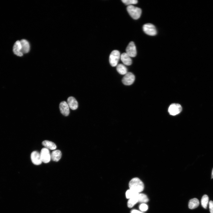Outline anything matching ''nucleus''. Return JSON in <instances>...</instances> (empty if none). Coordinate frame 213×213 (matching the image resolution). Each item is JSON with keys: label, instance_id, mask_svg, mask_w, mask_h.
<instances>
[{"label": "nucleus", "instance_id": "obj_24", "mask_svg": "<svg viewBox=\"0 0 213 213\" xmlns=\"http://www.w3.org/2000/svg\"><path fill=\"white\" fill-rule=\"evenodd\" d=\"M139 209L142 211H146L148 209V206L147 205L143 203L141 204L139 206Z\"/></svg>", "mask_w": 213, "mask_h": 213}, {"label": "nucleus", "instance_id": "obj_14", "mask_svg": "<svg viewBox=\"0 0 213 213\" xmlns=\"http://www.w3.org/2000/svg\"><path fill=\"white\" fill-rule=\"evenodd\" d=\"M121 60L123 63L126 65H130L132 63V60L130 57L126 53H122L120 56Z\"/></svg>", "mask_w": 213, "mask_h": 213}, {"label": "nucleus", "instance_id": "obj_8", "mask_svg": "<svg viewBox=\"0 0 213 213\" xmlns=\"http://www.w3.org/2000/svg\"><path fill=\"white\" fill-rule=\"evenodd\" d=\"M126 53L130 57H134L137 54L136 46L133 41L130 42L126 49Z\"/></svg>", "mask_w": 213, "mask_h": 213}, {"label": "nucleus", "instance_id": "obj_18", "mask_svg": "<svg viewBox=\"0 0 213 213\" xmlns=\"http://www.w3.org/2000/svg\"><path fill=\"white\" fill-rule=\"evenodd\" d=\"M116 69L118 72L121 75H125L128 72L127 68L122 64H118L117 66Z\"/></svg>", "mask_w": 213, "mask_h": 213}, {"label": "nucleus", "instance_id": "obj_27", "mask_svg": "<svg viewBox=\"0 0 213 213\" xmlns=\"http://www.w3.org/2000/svg\"><path fill=\"white\" fill-rule=\"evenodd\" d=\"M211 178H213V168L212 171Z\"/></svg>", "mask_w": 213, "mask_h": 213}, {"label": "nucleus", "instance_id": "obj_16", "mask_svg": "<svg viewBox=\"0 0 213 213\" xmlns=\"http://www.w3.org/2000/svg\"><path fill=\"white\" fill-rule=\"evenodd\" d=\"M42 144L45 148L49 150H54L57 148L56 144L54 143L47 140L43 141L42 143Z\"/></svg>", "mask_w": 213, "mask_h": 213}, {"label": "nucleus", "instance_id": "obj_25", "mask_svg": "<svg viewBox=\"0 0 213 213\" xmlns=\"http://www.w3.org/2000/svg\"><path fill=\"white\" fill-rule=\"evenodd\" d=\"M209 207L210 213H213V201H209Z\"/></svg>", "mask_w": 213, "mask_h": 213}, {"label": "nucleus", "instance_id": "obj_3", "mask_svg": "<svg viewBox=\"0 0 213 213\" xmlns=\"http://www.w3.org/2000/svg\"><path fill=\"white\" fill-rule=\"evenodd\" d=\"M120 57V52L118 51H113L109 57V62L111 66L112 67L117 66Z\"/></svg>", "mask_w": 213, "mask_h": 213}, {"label": "nucleus", "instance_id": "obj_17", "mask_svg": "<svg viewBox=\"0 0 213 213\" xmlns=\"http://www.w3.org/2000/svg\"><path fill=\"white\" fill-rule=\"evenodd\" d=\"M199 202L198 199L195 198L191 199L188 203V207L191 209H195L198 206Z\"/></svg>", "mask_w": 213, "mask_h": 213}, {"label": "nucleus", "instance_id": "obj_10", "mask_svg": "<svg viewBox=\"0 0 213 213\" xmlns=\"http://www.w3.org/2000/svg\"><path fill=\"white\" fill-rule=\"evenodd\" d=\"M59 108L61 113L64 116H67L70 113L69 107L65 101H62L59 104Z\"/></svg>", "mask_w": 213, "mask_h": 213}, {"label": "nucleus", "instance_id": "obj_13", "mask_svg": "<svg viewBox=\"0 0 213 213\" xmlns=\"http://www.w3.org/2000/svg\"><path fill=\"white\" fill-rule=\"evenodd\" d=\"M20 41L21 46L22 53L23 54L28 53L30 48V44L25 39H22Z\"/></svg>", "mask_w": 213, "mask_h": 213}, {"label": "nucleus", "instance_id": "obj_21", "mask_svg": "<svg viewBox=\"0 0 213 213\" xmlns=\"http://www.w3.org/2000/svg\"><path fill=\"white\" fill-rule=\"evenodd\" d=\"M139 193L131 189L128 190L126 192V196L127 199H130L137 196Z\"/></svg>", "mask_w": 213, "mask_h": 213}, {"label": "nucleus", "instance_id": "obj_11", "mask_svg": "<svg viewBox=\"0 0 213 213\" xmlns=\"http://www.w3.org/2000/svg\"><path fill=\"white\" fill-rule=\"evenodd\" d=\"M67 103L69 107L73 110L76 109L78 107V101L75 98L72 96H70L68 98Z\"/></svg>", "mask_w": 213, "mask_h": 213}, {"label": "nucleus", "instance_id": "obj_26", "mask_svg": "<svg viewBox=\"0 0 213 213\" xmlns=\"http://www.w3.org/2000/svg\"><path fill=\"white\" fill-rule=\"evenodd\" d=\"M130 213H143L141 212L136 209H133L132 210Z\"/></svg>", "mask_w": 213, "mask_h": 213}, {"label": "nucleus", "instance_id": "obj_20", "mask_svg": "<svg viewBox=\"0 0 213 213\" xmlns=\"http://www.w3.org/2000/svg\"><path fill=\"white\" fill-rule=\"evenodd\" d=\"M138 198V202L140 203H146L149 200L147 196L143 193H139Z\"/></svg>", "mask_w": 213, "mask_h": 213}, {"label": "nucleus", "instance_id": "obj_15", "mask_svg": "<svg viewBox=\"0 0 213 213\" xmlns=\"http://www.w3.org/2000/svg\"><path fill=\"white\" fill-rule=\"evenodd\" d=\"M51 159L53 161L58 162L60 160L61 157V152L59 150H55L51 152Z\"/></svg>", "mask_w": 213, "mask_h": 213}, {"label": "nucleus", "instance_id": "obj_19", "mask_svg": "<svg viewBox=\"0 0 213 213\" xmlns=\"http://www.w3.org/2000/svg\"><path fill=\"white\" fill-rule=\"evenodd\" d=\"M138 196L129 199L127 203L128 206L129 208L132 207L138 202Z\"/></svg>", "mask_w": 213, "mask_h": 213}, {"label": "nucleus", "instance_id": "obj_1", "mask_svg": "<svg viewBox=\"0 0 213 213\" xmlns=\"http://www.w3.org/2000/svg\"><path fill=\"white\" fill-rule=\"evenodd\" d=\"M129 186L130 189L138 193L142 191L144 188L143 182L138 178L132 179L129 183Z\"/></svg>", "mask_w": 213, "mask_h": 213}, {"label": "nucleus", "instance_id": "obj_7", "mask_svg": "<svg viewBox=\"0 0 213 213\" xmlns=\"http://www.w3.org/2000/svg\"><path fill=\"white\" fill-rule=\"evenodd\" d=\"M135 76L131 72H127L123 77L122 81L123 83L125 85H130L134 81Z\"/></svg>", "mask_w": 213, "mask_h": 213}, {"label": "nucleus", "instance_id": "obj_23", "mask_svg": "<svg viewBox=\"0 0 213 213\" xmlns=\"http://www.w3.org/2000/svg\"><path fill=\"white\" fill-rule=\"evenodd\" d=\"M122 1L128 6L133 4H135L138 3V1L137 0H122Z\"/></svg>", "mask_w": 213, "mask_h": 213}, {"label": "nucleus", "instance_id": "obj_4", "mask_svg": "<svg viewBox=\"0 0 213 213\" xmlns=\"http://www.w3.org/2000/svg\"><path fill=\"white\" fill-rule=\"evenodd\" d=\"M143 29L146 34L149 36H155L157 33L155 27L151 23H146L144 25L143 27Z\"/></svg>", "mask_w": 213, "mask_h": 213}, {"label": "nucleus", "instance_id": "obj_12", "mask_svg": "<svg viewBox=\"0 0 213 213\" xmlns=\"http://www.w3.org/2000/svg\"><path fill=\"white\" fill-rule=\"evenodd\" d=\"M13 50L14 53L18 56H22L23 54L22 53L21 46L20 41H17L14 43L13 46Z\"/></svg>", "mask_w": 213, "mask_h": 213}, {"label": "nucleus", "instance_id": "obj_22", "mask_svg": "<svg viewBox=\"0 0 213 213\" xmlns=\"http://www.w3.org/2000/svg\"><path fill=\"white\" fill-rule=\"evenodd\" d=\"M209 197L206 195H204L202 197L201 203L202 206L204 209H206L209 203Z\"/></svg>", "mask_w": 213, "mask_h": 213}, {"label": "nucleus", "instance_id": "obj_6", "mask_svg": "<svg viewBox=\"0 0 213 213\" xmlns=\"http://www.w3.org/2000/svg\"><path fill=\"white\" fill-rule=\"evenodd\" d=\"M40 154L42 162L47 163L50 161L51 159V154L48 149L45 148H42Z\"/></svg>", "mask_w": 213, "mask_h": 213}, {"label": "nucleus", "instance_id": "obj_5", "mask_svg": "<svg viewBox=\"0 0 213 213\" xmlns=\"http://www.w3.org/2000/svg\"><path fill=\"white\" fill-rule=\"evenodd\" d=\"M182 110L181 106L179 104L173 103L169 106L168 111L172 115H175L180 113Z\"/></svg>", "mask_w": 213, "mask_h": 213}, {"label": "nucleus", "instance_id": "obj_2", "mask_svg": "<svg viewBox=\"0 0 213 213\" xmlns=\"http://www.w3.org/2000/svg\"><path fill=\"white\" fill-rule=\"evenodd\" d=\"M127 10L130 16L135 20L139 18L141 14L142 11L140 8L132 5L128 6Z\"/></svg>", "mask_w": 213, "mask_h": 213}, {"label": "nucleus", "instance_id": "obj_9", "mask_svg": "<svg viewBox=\"0 0 213 213\" xmlns=\"http://www.w3.org/2000/svg\"><path fill=\"white\" fill-rule=\"evenodd\" d=\"M31 159L33 163L36 165H40L42 162L40 154L37 151H34L31 153Z\"/></svg>", "mask_w": 213, "mask_h": 213}]
</instances>
